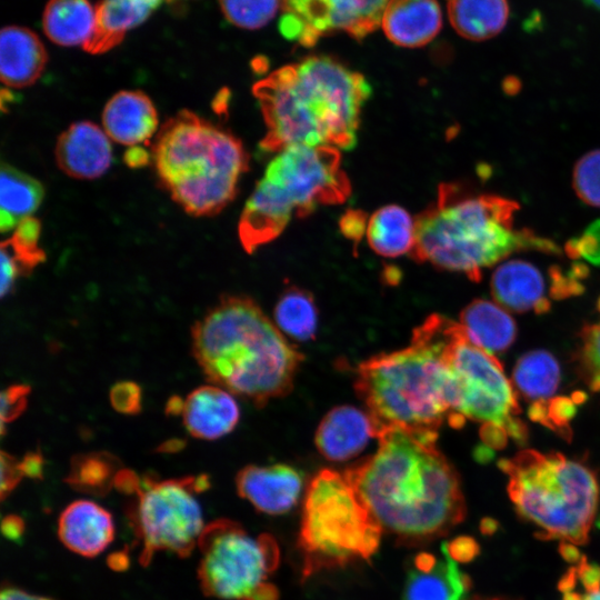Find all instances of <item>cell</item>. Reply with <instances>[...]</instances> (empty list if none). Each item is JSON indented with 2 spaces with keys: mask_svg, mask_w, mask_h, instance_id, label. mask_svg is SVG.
Returning <instances> with one entry per match:
<instances>
[{
  "mask_svg": "<svg viewBox=\"0 0 600 600\" xmlns=\"http://www.w3.org/2000/svg\"><path fill=\"white\" fill-rule=\"evenodd\" d=\"M377 451L344 476L398 542L417 546L448 534L466 516L460 479L437 448L436 434L390 428Z\"/></svg>",
  "mask_w": 600,
  "mask_h": 600,
  "instance_id": "obj_1",
  "label": "cell"
},
{
  "mask_svg": "<svg viewBox=\"0 0 600 600\" xmlns=\"http://www.w3.org/2000/svg\"><path fill=\"white\" fill-rule=\"evenodd\" d=\"M266 124L260 148L292 146L350 150L371 87L359 72L327 56L283 66L252 87Z\"/></svg>",
  "mask_w": 600,
  "mask_h": 600,
  "instance_id": "obj_2",
  "label": "cell"
},
{
  "mask_svg": "<svg viewBox=\"0 0 600 600\" xmlns=\"http://www.w3.org/2000/svg\"><path fill=\"white\" fill-rule=\"evenodd\" d=\"M456 322L432 314L413 331L407 348L359 364L356 390L377 434L390 428L438 434L453 418L457 392L448 359Z\"/></svg>",
  "mask_w": 600,
  "mask_h": 600,
  "instance_id": "obj_3",
  "label": "cell"
},
{
  "mask_svg": "<svg viewBox=\"0 0 600 600\" xmlns=\"http://www.w3.org/2000/svg\"><path fill=\"white\" fill-rule=\"evenodd\" d=\"M209 381L261 406L287 394L303 356L251 299L223 296L191 329Z\"/></svg>",
  "mask_w": 600,
  "mask_h": 600,
  "instance_id": "obj_4",
  "label": "cell"
},
{
  "mask_svg": "<svg viewBox=\"0 0 600 600\" xmlns=\"http://www.w3.org/2000/svg\"><path fill=\"white\" fill-rule=\"evenodd\" d=\"M518 210L514 200L476 193L458 183H441L436 201L416 218L411 257L478 281L484 268L512 252L558 253L560 250L552 241L528 229L514 228Z\"/></svg>",
  "mask_w": 600,
  "mask_h": 600,
  "instance_id": "obj_5",
  "label": "cell"
},
{
  "mask_svg": "<svg viewBox=\"0 0 600 600\" xmlns=\"http://www.w3.org/2000/svg\"><path fill=\"white\" fill-rule=\"evenodd\" d=\"M150 156L161 187L194 217L222 211L234 199L249 164L240 139L190 110L160 127Z\"/></svg>",
  "mask_w": 600,
  "mask_h": 600,
  "instance_id": "obj_6",
  "label": "cell"
},
{
  "mask_svg": "<svg viewBox=\"0 0 600 600\" xmlns=\"http://www.w3.org/2000/svg\"><path fill=\"white\" fill-rule=\"evenodd\" d=\"M351 183L333 147L292 146L278 152L246 202L238 234L252 253L274 240L292 216L304 218L318 207L343 203Z\"/></svg>",
  "mask_w": 600,
  "mask_h": 600,
  "instance_id": "obj_7",
  "label": "cell"
},
{
  "mask_svg": "<svg viewBox=\"0 0 600 600\" xmlns=\"http://www.w3.org/2000/svg\"><path fill=\"white\" fill-rule=\"evenodd\" d=\"M498 464L508 476V494L517 513L536 528V536L561 546L587 543L599 502L591 468L562 453L532 449Z\"/></svg>",
  "mask_w": 600,
  "mask_h": 600,
  "instance_id": "obj_8",
  "label": "cell"
},
{
  "mask_svg": "<svg viewBox=\"0 0 600 600\" xmlns=\"http://www.w3.org/2000/svg\"><path fill=\"white\" fill-rule=\"evenodd\" d=\"M382 532L344 473L321 470L304 497L298 538L303 577L370 559Z\"/></svg>",
  "mask_w": 600,
  "mask_h": 600,
  "instance_id": "obj_9",
  "label": "cell"
},
{
  "mask_svg": "<svg viewBox=\"0 0 600 600\" xmlns=\"http://www.w3.org/2000/svg\"><path fill=\"white\" fill-rule=\"evenodd\" d=\"M448 359L457 389L451 423L460 428L467 419L482 422L481 438L488 447L499 448L511 437L523 441L527 428L518 418L517 392L494 357L476 346L456 322Z\"/></svg>",
  "mask_w": 600,
  "mask_h": 600,
  "instance_id": "obj_10",
  "label": "cell"
},
{
  "mask_svg": "<svg viewBox=\"0 0 600 600\" xmlns=\"http://www.w3.org/2000/svg\"><path fill=\"white\" fill-rule=\"evenodd\" d=\"M198 546V578L206 594L223 600H278V589L270 581L280 559L273 537L252 536L238 522L220 519L206 526Z\"/></svg>",
  "mask_w": 600,
  "mask_h": 600,
  "instance_id": "obj_11",
  "label": "cell"
},
{
  "mask_svg": "<svg viewBox=\"0 0 600 600\" xmlns=\"http://www.w3.org/2000/svg\"><path fill=\"white\" fill-rule=\"evenodd\" d=\"M209 487L207 476L156 480L139 478L132 493V518L142 541L140 561L157 551L189 556L206 528L196 493Z\"/></svg>",
  "mask_w": 600,
  "mask_h": 600,
  "instance_id": "obj_12",
  "label": "cell"
},
{
  "mask_svg": "<svg viewBox=\"0 0 600 600\" xmlns=\"http://www.w3.org/2000/svg\"><path fill=\"white\" fill-rule=\"evenodd\" d=\"M390 0H282L280 31L304 47L343 31L361 40L381 26Z\"/></svg>",
  "mask_w": 600,
  "mask_h": 600,
  "instance_id": "obj_13",
  "label": "cell"
},
{
  "mask_svg": "<svg viewBox=\"0 0 600 600\" xmlns=\"http://www.w3.org/2000/svg\"><path fill=\"white\" fill-rule=\"evenodd\" d=\"M54 159L60 170L71 178L97 179L111 166V139L91 121L73 122L58 137Z\"/></svg>",
  "mask_w": 600,
  "mask_h": 600,
  "instance_id": "obj_14",
  "label": "cell"
},
{
  "mask_svg": "<svg viewBox=\"0 0 600 600\" xmlns=\"http://www.w3.org/2000/svg\"><path fill=\"white\" fill-rule=\"evenodd\" d=\"M238 493L257 510L268 514H281L298 502L301 474L287 464L247 466L236 478Z\"/></svg>",
  "mask_w": 600,
  "mask_h": 600,
  "instance_id": "obj_15",
  "label": "cell"
},
{
  "mask_svg": "<svg viewBox=\"0 0 600 600\" xmlns=\"http://www.w3.org/2000/svg\"><path fill=\"white\" fill-rule=\"evenodd\" d=\"M158 113L143 92L123 90L113 94L102 111V126L108 137L123 146L147 143L158 130Z\"/></svg>",
  "mask_w": 600,
  "mask_h": 600,
  "instance_id": "obj_16",
  "label": "cell"
},
{
  "mask_svg": "<svg viewBox=\"0 0 600 600\" xmlns=\"http://www.w3.org/2000/svg\"><path fill=\"white\" fill-rule=\"evenodd\" d=\"M376 437L368 412L339 406L321 420L314 437L318 451L328 460L344 461L359 454Z\"/></svg>",
  "mask_w": 600,
  "mask_h": 600,
  "instance_id": "obj_17",
  "label": "cell"
},
{
  "mask_svg": "<svg viewBox=\"0 0 600 600\" xmlns=\"http://www.w3.org/2000/svg\"><path fill=\"white\" fill-rule=\"evenodd\" d=\"M58 534L71 551L94 557L113 540L114 524L111 514L90 500H77L60 514Z\"/></svg>",
  "mask_w": 600,
  "mask_h": 600,
  "instance_id": "obj_18",
  "label": "cell"
},
{
  "mask_svg": "<svg viewBox=\"0 0 600 600\" xmlns=\"http://www.w3.org/2000/svg\"><path fill=\"white\" fill-rule=\"evenodd\" d=\"M181 416L192 437L216 440L234 429L240 410L228 390L217 386H202L187 396Z\"/></svg>",
  "mask_w": 600,
  "mask_h": 600,
  "instance_id": "obj_19",
  "label": "cell"
},
{
  "mask_svg": "<svg viewBox=\"0 0 600 600\" xmlns=\"http://www.w3.org/2000/svg\"><path fill=\"white\" fill-rule=\"evenodd\" d=\"M442 559L433 554H419L410 570L404 587V600H464L470 579L463 573L448 548Z\"/></svg>",
  "mask_w": 600,
  "mask_h": 600,
  "instance_id": "obj_20",
  "label": "cell"
},
{
  "mask_svg": "<svg viewBox=\"0 0 600 600\" xmlns=\"http://www.w3.org/2000/svg\"><path fill=\"white\" fill-rule=\"evenodd\" d=\"M48 61L39 37L28 28L8 26L0 33V78L9 88H26L42 74Z\"/></svg>",
  "mask_w": 600,
  "mask_h": 600,
  "instance_id": "obj_21",
  "label": "cell"
},
{
  "mask_svg": "<svg viewBox=\"0 0 600 600\" xmlns=\"http://www.w3.org/2000/svg\"><path fill=\"white\" fill-rule=\"evenodd\" d=\"M442 26L437 0H390L381 21L387 38L403 48H419L436 38Z\"/></svg>",
  "mask_w": 600,
  "mask_h": 600,
  "instance_id": "obj_22",
  "label": "cell"
},
{
  "mask_svg": "<svg viewBox=\"0 0 600 600\" xmlns=\"http://www.w3.org/2000/svg\"><path fill=\"white\" fill-rule=\"evenodd\" d=\"M491 292L501 306L513 311L543 313L550 308L544 279L539 269L528 261L501 263L492 274Z\"/></svg>",
  "mask_w": 600,
  "mask_h": 600,
  "instance_id": "obj_23",
  "label": "cell"
},
{
  "mask_svg": "<svg viewBox=\"0 0 600 600\" xmlns=\"http://www.w3.org/2000/svg\"><path fill=\"white\" fill-rule=\"evenodd\" d=\"M162 0H101L96 6V28L83 49L92 54L118 46L128 31L142 23Z\"/></svg>",
  "mask_w": 600,
  "mask_h": 600,
  "instance_id": "obj_24",
  "label": "cell"
},
{
  "mask_svg": "<svg viewBox=\"0 0 600 600\" xmlns=\"http://www.w3.org/2000/svg\"><path fill=\"white\" fill-rule=\"evenodd\" d=\"M460 324L476 346L491 354L508 349L516 338L513 319L500 306L483 299L462 310Z\"/></svg>",
  "mask_w": 600,
  "mask_h": 600,
  "instance_id": "obj_25",
  "label": "cell"
},
{
  "mask_svg": "<svg viewBox=\"0 0 600 600\" xmlns=\"http://www.w3.org/2000/svg\"><path fill=\"white\" fill-rule=\"evenodd\" d=\"M47 37L63 47L82 46L96 28V7L88 0H49L42 18Z\"/></svg>",
  "mask_w": 600,
  "mask_h": 600,
  "instance_id": "obj_26",
  "label": "cell"
},
{
  "mask_svg": "<svg viewBox=\"0 0 600 600\" xmlns=\"http://www.w3.org/2000/svg\"><path fill=\"white\" fill-rule=\"evenodd\" d=\"M40 222L29 217L19 222L10 238L1 242V297L10 293L16 280L30 274L44 261V251L39 247Z\"/></svg>",
  "mask_w": 600,
  "mask_h": 600,
  "instance_id": "obj_27",
  "label": "cell"
},
{
  "mask_svg": "<svg viewBox=\"0 0 600 600\" xmlns=\"http://www.w3.org/2000/svg\"><path fill=\"white\" fill-rule=\"evenodd\" d=\"M367 240L378 254L396 258L411 253L416 242V219L402 207L388 204L369 218Z\"/></svg>",
  "mask_w": 600,
  "mask_h": 600,
  "instance_id": "obj_28",
  "label": "cell"
},
{
  "mask_svg": "<svg viewBox=\"0 0 600 600\" xmlns=\"http://www.w3.org/2000/svg\"><path fill=\"white\" fill-rule=\"evenodd\" d=\"M448 17L461 37L483 41L504 28L509 4L508 0H448Z\"/></svg>",
  "mask_w": 600,
  "mask_h": 600,
  "instance_id": "obj_29",
  "label": "cell"
},
{
  "mask_svg": "<svg viewBox=\"0 0 600 600\" xmlns=\"http://www.w3.org/2000/svg\"><path fill=\"white\" fill-rule=\"evenodd\" d=\"M44 189L31 176L3 163L0 174V229L2 232L16 227L42 202Z\"/></svg>",
  "mask_w": 600,
  "mask_h": 600,
  "instance_id": "obj_30",
  "label": "cell"
},
{
  "mask_svg": "<svg viewBox=\"0 0 600 600\" xmlns=\"http://www.w3.org/2000/svg\"><path fill=\"white\" fill-rule=\"evenodd\" d=\"M559 381V364L549 352L543 350L523 354L513 370L517 391L533 403L548 402L547 399L558 389Z\"/></svg>",
  "mask_w": 600,
  "mask_h": 600,
  "instance_id": "obj_31",
  "label": "cell"
},
{
  "mask_svg": "<svg viewBox=\"0 0 600 600\" xmlns=\"http://www.w3.org/2000/svg\"><path fill=\"white\" fill-rule=\"evenodd\" d=\"M274 321L281 332L297 341L313 339L318 310L311 293L298 287L287 288L276 303Z\"/></svg>",
  "mask_w": 600,
  "mask_h": 600,
  "instance_id": "obj_32",
  "label": "cell"
},
{
  "mask_svg": "<svg viewBox=\"0 0 600 600\" xmlns=\"http://www.w3.org/2000/svg\"><path fill=\"white\" fill-rule=\"evenodd\" d=\"M120 469L118 458L107 451L80 453L72 457L66 481L79 490L101 493L114 484Z\"/></svg>",
  "mask_w": 600,
  "mask_h": 600,
  "instance_id": "obj_33",
  "label": "cell"
},
{
  "mask_svg": "<svg viewBox=\"0 0 600 600\" xmlns=\"http://www.w3.org/2000/svg\"><path fill=\"white\" fill-rule=\"evenodd\" d=\"M561 600H600V567L579 557L558 583Z\"/></svg>",
  "mask_w": 600,
  "mask_h": 600,
  "instance_id": "obj_34",
  "label": "cell"
},
{
  "mask_svg": "<svg viewBox=\"0 0 600 600\" xmlns=\"http://www.w3.org/2000/svg\"><path fill=\"white\" fill-rule=\"evenodd\" d=\"M229 22L254 30L267 24L282 7V0H219Z\"/></svg>",
  "mask_w": 600,
  "mask_h": 600,
  "instance_id": "obj_35",
  "label": "cell"
},
{
  "mask_svg": "<svg viewBox=\"0 0 600 600\" xmlns=\"http://www.w3.org/2000/svg\"><path fill=\"white\" fill-rule=\"evenodd\" d=\"M572 184L581 201L600 208V149L589 151L578 160Z\"/></svg>",
  "mask_w": 600,
  "mask_h": 600,
  "instance_id": "obj_36",
  "label": "cell"
},
{
  "mask_svg": "<svg viewBox=\"0 0 600 600\" xmlns=\"http://www.w3.org/2000/svg\"><path fill=\"white\" fill-rule=\"evenodd\" d=\"M600 311V299L598 301ZM580 363L590 388L600 391V321L586 326L580 334Z\"/></svg>",
  "mask_w": 600,
  "mask_h": 600,
  "instance_id": "obj_37",
  "label": "cell"
},
{
  "mask_svg": "<svg viewBox=\"0 0 600 600\" xmlns=\"http://www.w3.org/2000/svg\"><path fill=\"white\" fill-rule=\"evenodd\" d=\"M570 258H582L600 266V220L591 223L579 237L571 239L566 246Z\"/></svg>",
  "mask_w": 600,
  "mask_h": 600,
  "instance_id": "obj_38",
  "label": "cell"
},
{
  "mask_svg": "<svg viewBox=\"0 0 600 600\" xmlns=\"http://www.w3.org/2000/svg\"><path fill=\"white\" fill-rule=\"evenodd\" d=\"M110 402L119 413L137 414L142 408V390L133 381L117 382L110 390Z\"/></svg>",
  "mask_w": 600,
  "mask_h": 600,
  "instance_id": "obj_39",
  "label": "cell"
},
{
  "mask_svg": "<svg viewBox=\"0 0 600 600\" xmlns=\"http://www.w3.org/2000/svg\"><path fill=\"white\" fill-rule=\"evenodd\" d=\"M30 387L27 384H12L1 393V427L16 420L27 408Z\"/></svg>",
  "mask_w": 600,
  "mask_h": 600,
  "instance_id": "obj_40",
  "label": "cell"
},
{
  "mask_svg": "<svg viewBox=\"0 0 600 600\" xmlns=\"http://www.w3.org/2000/svg\"><path fill=\"white\" fill-rule=\"evenodd\" d=\"M23 472L20 460L2 451L1 452V496L6 497L21 480Z\"/></svg>",
  "mask_w": 600,
  "mask_h": 600,
  "instance_id": "obj_41",
  "label": "cell"
},
{
  "mask_svg": "<svg viewBox=\"0 0 600 600\" xmlns=\"http://www.w3.org/2000/svg\"><path fill=\"white\" fill-rule=\"evenodd\" d=\"M367 218L361 210H347L341 217L339 226L341 232L350 240L359 243L367 231Z\"/></svg>",
  "mask_w": 600,
  "mask_h": 600,
  "instance_id": "obj_42",
  "label": "cell"
},
{
  "mask_svg": "<svg viewBox=\"0 0 600 600\" xmlns=\"http://www.w3.org/2000/svg\"><path fill=\"white\" fill-rule=\"evenodd\" d=\"M20 466L23 474L27 477L37 479L43 476L44 460L39 451L28 452L20 460Z\"/></svg>",
  "mask_w": 600,
  "mask_h": 600,
  "instance_id": "obj_43",
  "label": "cell"
},
{
  "mask_svg": "<svg viewBox=\"0 0 600 600\" xmlns=\"http://www.w3.org/2000/svg\"><path fill=\"white\" fill-rule=\"evenodd\" d=\"M124 160L130 167H141L151 162V156L138 146L131 147L124 156Z\"/></svg>",
  "mask_w": 600,
  "mask_h": 600,
  "instance_id": "obj_44",
  "label": "cell"
},
{
  "mask_svg": "<svg viewBox=\"0 0 600 600\" xmlns=\"http://www.w3.org/2000/svg\"><path fill=\"white\" fill-rule=\"evenodd\" d=\"M0 600H51V599L30 594L19 589H6L1 592Z\"/></svg>",
  "mask_w": 600,
  "mask_h": 600,
  "instance_id": "obj_45",
  "label": "cell"
},
{
  "mask_svg": "<svg viewBox=\"0 0 600 600\" xmlns=\"http://www.w3.org/2000/svg\"><path fill=\"white\" fill-rule=\"evenodd\" d=\"M183 402L180 397L173 396L169 399L167 406H166V412L169 416H178L182 413L183 409Z\"/></svg>",
  "mask_w": 600,
  "mask_h": 600,
  "instance_id": "obj_46",
  "label": "cell"
},
{
  "mask_svg": "<svg viewBox=\"0 0 600 600\" xmlns=\"http://www.w3.org/2000/svg\"><path fill=\"white\" fill-rule=\"evenodd\" d=\"M184 443L181 440H170L169 442L163 443L160 447V451H177L179 448H182Z\"/></svg>",
  "mask_w": 600,
  "mask_h": 600,
  "instance_id": "obj_47",
  "label": "cell"
},
{
  "mask_svg": "<svg viewBox=\"0 0 600 600\" xmlns=\"http://www.w3.org/2000/svg\"><path fill=\"white\" fill-rule=\"evenodd\" d=\"M468 600H513V599H509V598H504V597H479V596H476L471 599H468Z\"/></svg>",
  "mask_w": 600,
  "mask_h": 600,
  "instance_id": "obj_48",
  "label": "cell"
},
{
  "mask_svg": "<svg viewBox=\"0 0 600 600\" xmlns=\"http://www.w3.org/2000/svg\"><path fill=\"white\" fill-rule=\"evenodd\" d=\"M586 2L593 8L600 10V0H586Z\"/></svg>",
  "mask_w": 600,
  "mask_h": 600,
  "instance_id": "obj_49",
  "label": "cell"
}]
</instances>
